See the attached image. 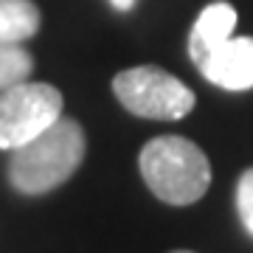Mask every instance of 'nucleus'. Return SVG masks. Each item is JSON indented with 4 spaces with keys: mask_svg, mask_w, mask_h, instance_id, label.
<instances>
[{
    "mask_svg": "<svg viewBox=\"0 0 253 253\" xmlns=\"http://www.w3.org/2000/svg\"><path fill=\"white\" fill-rule=\"evenodd\" d=\"M197 71L222 90H251L253 87V37H231L197 59Z\"/></svg>",
    "mask_w": 253,
    "mask_h": 253,
    "instance_id": "39448f33",
    "label": "nucleus"
},
{
    "mask_svg": "<svg viewBox=\"0 0 253 253\" xmlns=\"http://www.w3.org/2000/svg\"><path fill=\"white\" fill-rule=\"evenodd\" d=\"M236 28V9L225 0L208 3L206 9L200 11L197 23L189 34V56L197 59L200 54H206L211 48H217L219 42H225L234 37Z\"/></svg>",
    "mask_w": 253,
    "mask_h": 253,
    "instance_id": "423d86ee",
    "label": "nucleus"
},
{
    "mask_svg": "<svg viewBox=\"0 0 253 253\" xmlns=\"http://www.w3.org/2000/svg\"><path fill=\"white\" fill-rule=\"evenodd\" d=\"M84 161V129L73 118H56L45 132L17 146L9 161V183L20 194H48Z\"/></svg>",
    "mask_w": 253,
    "mask_h": 253,
    "instance_id": "f257e3e1",
    "label": "nucleus"
},
{
    "mask_svg": "<svg viewBox=\"0 0 253 253\" xmlns=\"http://www.w3.org/2000/svg\"><path fill=\"white\" fill-rule=\"evenodd\" d=\"M110 3H113V9H118V11H129L135 6V0H110Z\"/></svg>",
    "mask_w": 253,
    "mask_h": 253,
    "instance_id": "9d476101",
    "label": "nucleus"
},
{
    "mask_svg": "<svg viewBox=\"0 0 253 253\" xmlns=\"http://www.w3.org/2000/svg\"><path fill=\"white\" fill-rule=\"evenodd\" d=\"M31 71L34 59L26 48H20L17 42H0V90L26 82Z\"/></svg>",
    "mask_w": 253,
    "mask_h": 253,
    "instance_id": "6e6552de",
    "label": "nucleus"
},
{
    "mask_svg": "<svg viewBox=\"0 0 253 253\" xmlns=\"http://www.w3.org/2000/svg\"><path fill=\"white\" fill-rule=\"evenodd\" d=\"M141 177L158 200L169 206H191L211 186V163L194 141L158 135L138 155Z\"/></svg>",
    "mask_w": 253,
    "mask_h": 253,
    "instance_id": "f03ea898",
    "label": "nucleus"
},
{
    "mask_svg": "<svg viewBox=\"0 0 253 253\" xmlns=\"http://www.w3.org/2000/svg\"><path fill=\"white\" fill-rule=\"evenodd\" d=\"M236 214L248 234L253 236V166L245 169L236 183Z\"/></svg>",
    "mask_w": 253,
    "mask_h": 253,
    "instance_id": "1a4fd4ad",
    "label": "nucleus"
},
{
    "mask_svg": "<svg viewBox=\"0 0 253 253\" xmlns=\"http://www.w3.org/2000/svg\"><path fill=\"white\" fill-rule=\"evenodd\" d=\"M172 253H191V251H172Z\"/></svg>",
    "mask_w": 253,
    "mask_h": 253,
    "instance_id": "9b49d317",
    "label": "nucleus"
},
{
    "mask_svg": "<svg viewBox=\"0 0 253 253\" xmlns=\"http://www.w3.org/2000/svg\"><path fill=\"white\" fill-rule=\"evenodd\" d=\"M40 31L34 0H0V42H26Z\"/></svg>",
    "mask_w": 253,
    "mask_h": 253,
    "instance_id": "0eeeda50",
    "label": "nucleus"
},
{
    "mask_svg": "<svg viewBox=\"0 0 253 253\" xmlns=\"http://www.w3.org/2000/svg\"><path fill=\"white\" fill-rule=\"evenodd\" d=\"M62 116V93L45 82H20L0 90V149L14 152Z\"/></svg>",
    "mask_w": 253,
    "mask_h": 253,
    "instance_id": "20e7f679",
    "label": "nucleus"
},
{
    "mask_svg": "<svg viewBox=\"0 0 253 253\" xmlns=\"http://www.w3.org/2000/svg\"><path fill=\"white\" fill-rule=\"evenodd\" d=\"M113 93L126 113L152 121H180L197 104V96L158 65H138L116 73Z\"/></svg>",
    "mask_w": 253,
    "mask_h": 253,
    "instance_id": "7ed1b4c3",
    "label": "nucleus"
}]
</instances>
